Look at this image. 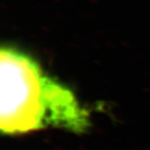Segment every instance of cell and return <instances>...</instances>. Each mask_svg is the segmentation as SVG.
<instances>
[{"label":"cell","mask_w":150,"mask_h":150,"mask_svg":"<svg viewBox=\"0 0 150 150\" xmlns=\"http://www.w3.org/2000/svg\"><path fill=\"white\" fill-rule=\"evenodd\" d=\"M88 110L25 53L0 48V132L27 133L47 126L86 130Z\"/></svg>","instance_id":"6da1fadb"}]
</instances>
